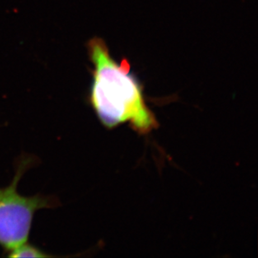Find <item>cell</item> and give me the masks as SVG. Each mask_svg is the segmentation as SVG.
Returning <instances> with one entry per match:
<instances>
[{
    "label": "cell",
    "instance_id": "cell-1",
    "mask_svg": "<svg viewBox=\"0 0 258 258\" xmlns=\"http://www.w3.org/2000/svg\"><path fill=\"white\" fill-rule=\"evenodd\" d=\"M87 49L94 66L90 104L100 122L110 129L129 123L142 135L156 129V115L146 104L142 84L126 58L115 60L105 40L97 37L88 42Z\"/></svg>",
    "mask_w": 258,
    "mask_h": 258
},
{
    "label": "cell",
    "instance_id": "cell-2",
    "mask_svg": "<svg viewBox=\"0 0 258 258\" xmlns=\"http://www.w3.org/2000/svg\"><path fill=\"white\" fill-rule=\"evenodd\" d=\"M23 171L19 170L12 184L0 188V245L8 251L27 241L34 213L50 206L47 198H28L18 192Z\"/></svg>",
    "mask_w": 258,
    "mask_h": 258
},
{
    "label": "cell",
    "instance_id": "cell-3",
    "mask_svg": "<svg viewBox=\"0 0 258 258\" xmlns=\"http://www.w3.org/2000/svg\"><path fill=\"white\" fill-rule=\"evenodd\" d=\"M10 257L25 258V257H48L49 255L44 253L41 250L37 248L35 246H32L27 243L21 244L20 246H16L15 248L10 250Z\"/></svg>",
    "mask_w": 258,
    "mask_h": 258
}]
</instances>
